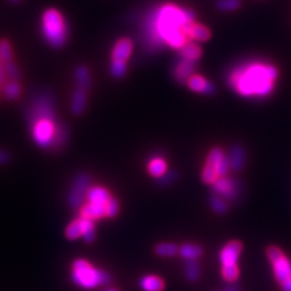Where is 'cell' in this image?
Listing matches in <instances>:
<instances>
[{"mask_svg": "<svg viewBox=\"0 0 291 291\" xmlns=\"http://www.w3.org/2000/svg\"><path fill=\"white\" fill-rule=\"evenodd\" d=\"M105 291H118V290H116V289H114V288H109V289H106Z\"/></svg>", "mask_w": 291, "mask_h": 291, "instance_id": "obj_40", "label": "cell"}, {"mask_svg": "<svg viewBox=\"0 0 291 291\" xmlns=\"http://www.w3.org/2000/svg\"><path fill=\"white\" fill-rule=\"evenodd\" d=\"M229 162L231 170L234 172H240L243 170L246 162V153L244 148L240 144H235L230 150Z\"/></svg>", "mask_w": 291, "mask_h": 291, "instance_id": "obj_14", "label": "cell"}, {"mask_svg": "<svg viewBox=\"0 0 291 291\" xmlns=\"http://www.w3.org/2000/svg\"><path fill=\"white\" fill-rule=\"evenodd\" d=\"M222 276L228 282L237 281L239 277V267L238 264L229 265V266H222Z\"/></svg>", "mask_w": 291, "mask_h": 291, "instance_id": "obj_32", "label": "cell"}, {"mask_svg": "<svg viewBox=\"0 0 291 291\" xmlns=\"http://www.w3.org/2000/svg\"><path fill=\"white\" fill-rule=\"evenodd\" d=\"M0 61L4 64L12 61V49L7 40L0 41Z\"/></svg>", "mask_w": 291, "mask_h": 291, "instance_id": "obj_29", "label": "cell"}, {"mask_svg": "<svg viewBox=\"0 0 291 291\" xmlns=\"http://www.w3.org/2000/svg\"><path fill=\"white\" fill-rule=\"evenodd\" d=\"M148 172L152 177L158 179L167 172V164L160 155H154L148 163Z\"/></svg>", "mask_w": 291, "mask_h": 291, "instance_id": "obj_21", "label": "cell"}, {"mask_svg": "<svg viewBox=\"0 0 291 291\" xmlns=\"http://www.w3.org/2000/svg\"><path fill=\"white\" fill-rule=\"evenodd\" d=\"M179 253L186 260H196L198 257L202 256L203 248L198 245L194 244H184L179 248Z\"/></svg>", "mask_w": 291, "mask_h": 291, "instance_id": "obj_23", "label": "cell"}, {"mask_svg": "<svg viewBox=\"0 0 291 291\" xmlns=\"http://www.w3.org/2000/svg\"><path fill=\"white\" fill-rule=\"evenodd\" d=\"M139 285L143 291H163L165 288L163 279L156 275L143 276L140 279Z\"/></svg>", "mask_w": 291, "mask_h": 291, "instance_id": "obj_19", "label": "cell"}, {"mask_svg": "<svg viewBox=\"0 0 291 291\" xmlns=\"http://www.w3.org/2000/svg\"><path fill=\"white\" fill-rule=\"evenodd\" d=\"M186 276L190 282H196L199 277V266L196 260H187L186 262Z\"/></svg>", "mask_w": 291, "mask_h": 291, "instance_id": "obj_27", "label": "cell"}, {"mask_svg": "<svg viewBox=\"0 0 291 291\" xmlns=\"http://www.w3.org/2000/svg\"><path fill=\"white\" fill-rule=\"evenodd\" d=\"M180 55L183 59L196 62L201 58V55H202V50H201L197 44L187 41L180 49Z\"/></svg>", "mask_w": 291, "mask_h": 291, "instance_id": "obj_22", "label": "cell"}, {"mask_svg": "<svg viewBox=\"0 0 291 291\" xmlns=\"http://www.w3.org/2000/svg\"><path fill=\"white\" fill-rule=\"evenodd\" d=\"M223 156L225 155L220 148H214L209 152L202 173V180L205 184L212 185L218 179V165Z\"/></svg>", "mask_w": 291, "mask_h": 291, "instance_id": "obj_9", "label": "cell"}, {"mask_svg": "<svg viewBox=\"0 0 291 291\" xmlns=\"http://www.w3.org/2000/svg\"><path fill=\"white\" fill-rule=\"evenodd\" d=\"M241 251H242L241 242L232 241L228 243L220 252V262L222 266L237 264Z\"/></svg>", "mask_w": 291, "mask_h": 291, "instance_id": "obj_11", "label": "cell"}, {"mask_svg": "<svg viewBox=\"0 0 291 291\" xmlns=\"http://www.w3.org/2000/svg\"><path fill=\"white\" fill-rule=\"evenodd\" d=\"M187 84L190 89H192V91L197 93H202L206 95H211L215 93L214 84L199 75H192L188 79Z\"/></svg>", "mask_w": 291, "mask_h": 291, "instance_id": "obj_13", "label": "cell"}, {"mask_svg": "<svg viewBox=\"0 0 291 291\" xmlns=\"http://www.w3.org/2000/svg\"><path fill=\"white\" fill-rule=\"evenodd\" d=\"M87 201L91 203H96V204H102L106 205L108 203V201L113 197L108 192V190L102 187H93L89 188L88 191L86 193Z\"/></svg>", "mask_w": 291, "mask_h": 291, "instance_id": "obj_18", "label": "cell"}, {"mask_svg": "<svg viewBox=\"0 0 291 291\" xmlns=\"http://www.w3.org/2000/svg\"><path fill=\"white\" fill-rule=\"evenodd\" d=\"M65 235L66 238L70 241L83 237L87 243H92L95 238V229H94L93 220L82 217L74 220L72 222L69 223V226L66 228Z\"/></svg>", "mask_w": 291, "mask_h": 291, "instance_id": "obj_7", "label": "cell"}, {"mask_svg": "<svg viewBox=\"0 0 291 291\" xmlns=\"http://www.w3.org/2000/svg\"><path fill=\"white\" fill-rule=\"evenodd\" d=\"M76 80L78 86L86 89V91L89 88V85H91V78H89V71L85 66H79L76 69Z\"/></svg>", "mask_w": 291, "mask_h": 291, "instance_id": "obj_24", "label": "cell"}, {"mask_svg": "<svg viewBox=\"0 0 291 291\" xmlns=\"http://www.w3.org/2000/svg\"><path fill=\"white\" fill-rule=\"evenodd\" d=\"M11 2H13V3H17V2H20V0H11Z\"/></svg>", "mask_w": 291, "mask_h": 291, "instance_id": "obj_41", "label": "cell"}, {"mask_svg": "<svg viewBox=\"0 0 291 291\" xmlns=\"http://www.w3.org/2000/svg\"><path fill=\"white\" fill-rule=\"evenodd\" d=\"M72 282L81 288L92 289L111 282V276L105 271L98 270L83 259H78L72 264Z\"/></svg>", "mask_w": 291, "mask_h": 291, "instance_id": "obj_4", "label": "cell"}, {"mask_svg": "<svg viewBox=\"0 0 291 291\" xmlns=\"http://www.w3.org/2000/svg\"><path fill=\"white\" fill-rule=\"evenodd\" d=\"M4 70H5L6 76H8L11 80L17 81V80L20 79V77H21L20 70H19V68L16 67V65H15L12 61L5 64V66H4Z\"/></svg>", "mask_w": 291, "mask_h": 291, "instance_id": "obj_33", "label": "cell"}, {"mask_svg": "<svg viewBox=\"0 0 291 291\" xmlns=\"http://www.w3.org/2000/svg\"><path fill=\"white\" fill-rule=\"evenodd\" d=\"M42 35L54 48L63 47L68 37V27L63 15L55 9H48L42 15Z\"/></svg>", "mask_w": 291, "mask_h": 291, "instance_id": "obj_5", "label": "cell"}, {"mask_svg": "<svg viewBox=\"0 0 291 291\" xmlns=\"http://www.w3.org/2000/svg\"><path fill=\"white\" fill-rule=\"evenodd\" d=\"M6 80V74H5V70L4 68L2 67V64H0V82H5Z\"/></svg>", "mask_w": 291, "mask_h": 291, "instance_id": "obj_38", "label": "cell"}, {"mask_svg": "<svg viewBox=\"0 0 291 291\" xmlns=\"http://www.w3.org/2000/svg\"><path fill=\"white\" fill-rule=\"evenodd\" d=\"M86 107V89L78 86L71 99V113L76 116L81 115Z\"/></svg>", "mask_w": 291, "mask_h": 291, "instance_id": "obj_17", "label": "cell"}, {"mask_svg": "<svg viewBox=\"0 0 291 291\" xmlns=\"http://www.w3.org/2000/svg\"><path fill=\"white\" fill-rule=\"evenodd\" d=\"M193 11L167 4L154 8L142 25V44L149 51H156L167 44L180 50L189 39L187 27L193 23Z\"/></svg>", "mask_w": 291, "mask_h": 291, "instance_id": "obj_1", "label": "cell"}, {"mask_svg": "<svg viewBox=\"0 0 291 291\" xmlns=\"http://www.w3.org/2000/svg\"><path fill=\"white\" fill-rule=\"evenodd\" d=\"M209 203L211 208L214 209L217 214H225L228 209V206L226 204L225 201H223L221 197H219V195L215 194L211 195L209 198Z\"/></svg>", "mask_w": 291, "mask_h": 291, "instance_id": "obj_28", "label": "cell"}, {"mask_svg": "<svg viewBox=\"0 0 291 291\" xmlns=\"http://www.w3.org/2000/svg\"><path fill=\"white\" fill-rule=\"evenodd\" d=\"M89 185H91V177L87 174L82 173L76 177L68 194V204L71 208H78L82 206L84 197L86 196V193L89 189Z\"/></svg>", "mask_w": 291, "mask_h": 291, "instance_id": "obj_8", "label": "cell"}, {"mask_svg": "<svg viewBox=\"0 0 291 291\" xmlns=\"http://www.w3.org/2000/svg\"><path fill=\"white\" fill-rule=\"evenodd\" d=\"M187 36L188 38L194 39L199 42H204L210 38V31L207 27L203 25L192 23L187 27Z\"/></svg>", "mask_w": 291, "mask_h": 291, "instance_id": "obj_20", "label": "cell"}, {"mask_svg": "<svg viewBox=\"0 0 291 291\" xmlns=\"http://www.w3.org/2000/svg\"><path fill=\"white\" fill-rule=\"evenodd\" d=\"M133 51V42L128 39L123 38L117 41L113 50V60L119 61H126L132 54Z\"/></svg>", "mask_w": 291, "mask_h": 291, "instance_id": "obj_15", "label": "cell"}, {"mask_svg": "<svg viewBox=\"0 0 291 291\" xmlns=\"http://www.w3.org/2000/svg\"><path fill=\"white\" fill-rule=\"evenodd\" d=\"M241 7L240 0H218L217 8L223 12H231Z\"/></svg>", "mask_w": 291, "mask_h": 291, "instance_id": "obj_30", "label": "cell"}, {"mask_svg": "<svg viewBox=\"0 0 291 291\" xmlns=\"http://www.w3.org/2000/svg\"><path fill=\"white\" fill-rule=\"evenodd\" d=\"M10 160H11L10 154L4 150H0V165L9 163Z\"/></svg>", "mask_w": 291, "mask_h": 291, "instance_id": "obj_37", "label": "cell"}, {"mask_svg": "<svg viewBox=\"0 0 291 291\" xmlns=\"http://www.w3.org/2000/svg\"><path fill=\"white\" fill-rule=\"evenodd\" d=\"M21 91H22V88H21V85L17 83V81L11 80L10 82L6 83L4 86V94L6 98L10 100L17 99L21 95Z\"/></svg>", "mask_w": 291, "mask_h": 291, "instance_id": "obj_26", "label": "cell"}, {"mask_svg": "<svg viewBox=\"0 0 291 291\" xmlns=\"http://www.w3.org/2000/svg\"><path fill=\"white\" fill-rule=\"evenodd\" d=\"M3 84H4L3 82H0V87H2V85H3Z\"/></svg>", "mask_w": 291, "mask_h": 291, "instance_id": "obj_42", "label": "cell"}, {"mask_svg": "<svg viewBox=\"0 0 291 291\" xmlns=\"http://www.w3.org/2000/svg\"><path fill=\"white\" fill-rule=\"evenodd\" d=\"M195 67H196V62L189 61L181 58L180 61H178V63L175 66L174 77L176 78L177 81L181 83H187L189 78L193 75Z\"/></svg>", "mask_w": 291, "mask_h": 291, "instance_id": "obj_12", "label": "cell"}, {"mask_svg": "<svg viewBox=\"0 0 291 291\" xmlns=\"http://www.w3.org/2000/svg\"><path fill=\"white\" fill-rule=\"evenodd\" d=\"M105 211L106 217L108 218H114L117 216L119 212V202L115 197H111L108 201V203L105 205Z\"/></svg>", "mask_w": 291, "mask_h": 291, "instance_id": "obj_34", "label": "cell"}, {"mask_svg": "<svg viewBox=\"0 0 291 291\" xmlns=\"http://www.w3.org/2000/svg\"><path fill=\"white\" fill-rule=\"evenodd\" d=\"M177 178H178L177 173L175 171H170V172L164 173L161 177H159L158 180H156V184L162 187H166V186L171 185L172 183H174Z\"/></svg>", "mask_w": 291, "mask_h": 291, "instance_id": "obj_35", "label": "cell"}, {"mask_svg": "<svg viewBox=\"0 0 291 291\" xmlns=\"http://www.w3.org/2000/svg\"><path fill=\"white\" fill-rule=\"evenodd\" d=\"M266 254L273 265L275 278L281 285L282 290L291 291V262L276 246H270L266 250Z\"/></svg>", "mask_w": 291, "mask_h": 291, "instance_id": "obj_6", "label": "cell"}, {"mask_svg": "<svg viewBox=\"0 0 291 291\" xmlns=\"http://www.w3.org/2000/svg\"><path fill=\"white\" fill-rule=\"evenodd\" d=\"M179 251L177 245L173 243H161L155 246L154 252L160 257H174Z\"/></svg>", "mask_w": 291, "mask_h": 291, "instance_id": "obj_25", "label": "cell"}, {"mask_svg": "<svg viewBox=\"0 0 291 291\" xmlns=\"http://www.w3.org/2000/svg\"><path fill=\"white\" fill-rule=\"evenodd\" d=\"M277 76L275 66L264 62H250L234 69L229 82L241 96L266 97L273 92Z\"/></svg>", "mask_w": 291, "mask_h": 291, "instance_id": "obj_2", "label": "cell"}, {"mask_svg": "<svg viewBox=\"0 0 291 291\" xmlns=\"http://www.w3.org/2000/svg\"><path fill=\"white\" fill-rule=\"evenodd\" d=\"M230 169H231V167H230L229 158H227V156H223L222 160L220 161V163L218 165V175H219V177L225 176L229 172Z\"/></svg>", "mask_w": 291, "mask_h": 291, "instance_id": "obj_36", "label": "cell"}, {"mask_svg": "<svg viewBox=\"0 0 291 291\" xmlns=\"http://www.w3.org/2000/svg\"><path fill=\"white\" fill-rule=\"evenodd\" d=\"M80 217L86 218L89 220H95V219L106 217L105 205L87 202L86 204L82 205L80 209Z\"/></svg>", "mask_w": 291, "mask_h": 291, "instance_id": "obj_16", "label": "cell"}, {"mask_svg": "<svg viewBox=\"0 0 291 291\" xmlns=\"http://www.w3.org/2000/svg\"><path fill=\"white\" fill-rule=\"evenodd\" d=\"M110 72L116 78H121L126 72V64L124 61L113 60L110 66Z\"/></svg>", "mask_w": 291, "mask_h": 291, "instance_id": "obj_31", "label": "cell"}, {"mask_svg": "<svg viewBox=\"0 0 291 291\" xmlns=\"http://www.w3.org/2000/svg\"><path fill=\"white\" fill-rule=\"evenodd\" d=\"M225 291H240V289H239L238 286L232 285V286H229Z\"/></svg>", "mask_w": 291, "mask_h": 291, "instance_id": "obj_39", "label": "cell"}, {"mask_svg": "<svg viewBox=\"0 0 291 291\" xmlns=\"http://www.w3.org/2000/svg\"><path fill=\"white\" fill-rule=\"evenodd\" d=\"M28 120L33 141L40 148L51 149L61 123L57 121L54 100L50 94L40 93L35 96L28 110Z\"/></svg>", "mask_w": 291, "mask_h": 291, "instance_id": "obj_3", "label": "cell"}, {"mask_svg": "<svg viewBox=\"0 0 291 291\" xmlns=\"http://www.w3.org/2000/svg\"><path fill=\"white\" fill-rule=\"evenodd\" d=\"M212 190L214 193L220 195L229 201L237 198L239 196V187L233 179L221 178L212 184Z\"/></svg>", "mask_w": 291, "mask_h": 291, "instance_id": "obj_10", "label": "cell"}]
</instances>
